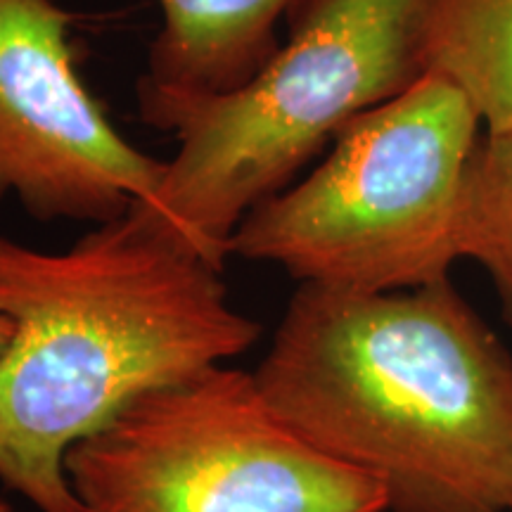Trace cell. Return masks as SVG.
Instances as JSON below:
<instances>
[{"label": "cell", "instance_id": "cell-1", "mask_svg": "<svg viewBox=\"0 0 512 512\" xmlns=\"http://www.w3.org/2000/svg\"><path fill=\"white\" fill-rule=\"evenodd\" d=\"M254 377L297 437L382 486L387 512L512 510V356L451 280L299 285Z\"/></svg>", "mask_w": 512, "mask_h": 512}, {"label": "cell", "instance_id": "cell-2", "mask_svg": "<svg viewBox=\"0 0 512 512\" xmlns=\"http://www.w3.org/2000/svg\"><path fill=\"white\" fill-rule=\"evenodd\" d=\"M0 313V482L38 512H81L64 472L81 439L261 337L219 268L138 204L64 252L0 238Z\"/></svg>", "mask_w": 512, "mask_h": 512}, {"label": "cell", "instance_id": "cell-3", "mask_svg": "<svg viewBox=\"0 0 512 512\" xmlns=\"http://www.w3.org/2000/svg\"><path fill=\"white\" fill-rule=\"evenodd\" d=\"M299 8L290 38L252 79L157 126L178 150L155 197L138 207L219 271L249 211L290 188L351 121L422 76L427 0H302Z\"/></svg>", "mask_w": 512, "mask_h": 512}, {"label": "cell", "instance_id": "cell-4", "mask_svg": "<svg viewBox=\"0 0 512 512\" xmlns=\"http://www.w3.org/2000/svg\"><path fill=\"white\" fill-rule=\"evenodd\" d=\"M482 133L458 88L422 74L351 121L311 174L249 211L228 254L342 292L451 280L467 166Z\"/></svg>", "mask_w": 512, "mask_h": 512}, {"label": "cell", "instance_id": "cell-5", "mask_svg": "<svg viewBox=\"0 0 512 512\" xmlns=\"http://www.w3.org/2000/svg\"><path fill=\"white\" fill-rule=\"evenodd\" d=\"M64 472L81 512H387L375 479L297 437L226 363L138 396Z\"/></svg>", "mask_w": 512, "mask_h": 512}, {"label": "cell", "instance_id": "cell-6", "mask_svg": "<svg viewBox=\"0 0 512 512\" xmlns=\"http://www.w3.org/2000/svg\"><path fill=\"white\" fill-rule=\"evenodd\" d=\"M72 24L57 0H0V202L102 226L155 197L164 162L128 143L83 86Z\"/></svg>", "mask_w": 512, "mask_h": 512}, {"label": "cell", "instance_id": "cell-7", "mask_svg": "<svg viewBox=\"0 0 512 512\" xmlns=\"http://www.w3.org/2000/svg\"><path fill=\"white\" fill-rule=\"evenodd\" d=\"M162 29L138 81L140 117L159 126L190 102L233 93L280 48L278 22L302 0H157Z\"/></svg>", "mask_w": 512, "mask_h": 512}, {"label": "cell", "instance_id": "cell-8", "mask_svg": "<svg viewBox=\"0 0 512 512\" xmlns=\"http://www.w3.org/2000/svg\"><path fill=\"white\" fill-rule=\"evenodd\" d=\"M420 67L465 95L484 133L512 131V0H427Z\"/></svg>", "mask_w": 512, "mask_h": 512}, {"label": "cell", "instance_id": "cell-9", "mask_svg": "<svg viewBox=\"0 0 512 512\" xmlns=\"http://www.w3.org/2000/svg\"><path fill=\"white\" fill-rule=\"evenodd\" d=\"M458 256L489 273L512 320V131L482 133L467 166Z\"/></svg>", "mask_w": 512, "mask_h": 512}, {"label": "cell", "instance_id": "cell-10", "mask_svg": "<svg viewBox=\"0 0 512 512\" xmlns=\"http://www.w3.org/2000/svg\"><path fill=\"white\" fill-rule=\"evenodd\" d=\"M10 337H12V323L3 316V313H0V356H3V351L8 349Z\"/></svg>", "mask_w": 512, "mask_h": 512}, {"label": "cell", "instance_id": "cell-11", "mask_svg": "<svg viewBox=\"0 0 512 512\" xmlns=\"http://www.w3.org/2000/svg\"><path fill=\"white\" fill-rule=\"evenodd\" d=\"M0 512H12V505L5 498H0Z\"/></svg>", "mask_w": 512, "mask_h": 512}, {"label": "cell", "instance_id": "cell-12", "mask_svg": "<svg viewBox=\"0 0 512 512\" xmlns=\"http://www.w3.org/2000/svg\"><path fill=\"white\" fill-rule=\"evenodd\" d=\"M510 512H512V510H510Z\"/></svg>", "mask_w": 512, "mask_h": 512}]
</instances>
